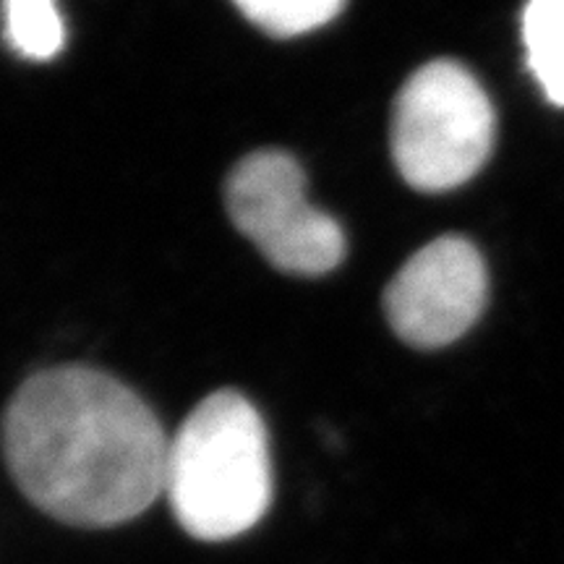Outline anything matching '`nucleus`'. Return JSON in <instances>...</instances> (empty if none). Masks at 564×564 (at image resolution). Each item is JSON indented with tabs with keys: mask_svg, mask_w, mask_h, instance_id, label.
<instances>
[{
	"mask_svg": "<svg viewBox=\"0 0 564 564\" xmlns=\"http://www.w3.org/2000/svg\"><path fill=\"white\" fill-rule=\"evenodd\" d=\"M167 440L129 387L58 366L19 387L3 413V455L26 499L61 523L110 528L165 494Z\"/></svg>",
	"mask_w": 564,
	"mask_h": 564,
	"instance_id": "nucleus-1",
	"label": "nucleus"
},
{
	"mask_svg": "<svg viewBox=\"0 0 564 564\" xmlns=\"http://www.w3.org/2000/svg\"><path fill=\"white\" fill-rule=\"evenodd\" d=\"M165 494L181 528L199 541L251 531L272 502L267 426L236 390L204 398L167 444Z\"/></svg>",
	"mask_w": 564,
	"mask_h": 564,
	"instance_id": "nucleus-2",
	"label": "nucleus"
},
{
	"mask_svg": "<svg viewBox=\"0 0 564 564\" xmlns=\"http://www.w3.org/2000/svg\"><path fill=\"white\" fill-rule=\"evenodd\" d=\"M497 116L481 82L457 61H432L403 84L392 110V160L408 186L440 194L481 171Z\"/></svg>",
	"mask_w": 564,
	"mask_h": 564,
	"instance_id": "nucleus-3",
	"label": "nucleus"
},
{
	"mask_svg": "<svg viewBox=\"0 0 564 564\" xmlns=\"http://www.w3.org/2000/svg\"><path fill=\"white\" fill-rule=\"evenodd\" d=\"M230 220L288 274L333 272L345 257V236L333 217L306 199V175L291 154L262 150L243 158L225 183Z\"/></svg>",
	"mask_w": 564,
	"mask_h": 564,
	"instance_id": "nucleus-4",
	"label": "nucleus"
},
{
	"mask_svg": "<svg viewBox=\"0 0 564 564\" xmlns=\"http://www.w3.org/2000/svg\"><path fill=\"white\" fill-rule=\"evenodd\" d=\"M486 293L481 251L460 236H444L400 267L384 291V314L394 335L413 348H444L478 322Z\"/></svg>",
	"mask_w": 564,
	"mask_h": 564,
	"instance_id": "nucleus-5",
	"label": "nucleus"
},
{
	"mask_svg": "<svg viewBox=\"0 0 564 564\" xmlns=\"http://www.w3.org/2000/svg\"><path fill=\"white\" fill-rule=\"evenodd\" d=\"M528 68L549 102L564 108V0H533L523 11Z\"/></svg>",
	"mask_w": 564,
	"mask_h": 564,
	"instance_id": "nucleus-6",
	"label": "nucleus"
},
{
	"mask_svg": "<svg viewBox=\"0 0 564 564\" xmlns=\"http://www.w3.org/2000/svg\"><path fill=\"white\" fill-rule=\"evenodd\" d=\"M6 37L30 61H47L61 53L66 24L51 0H11L6 3Z\"/></svg>",
	"mask_w": 564,
	"mask_h": 564,
	"instance_id": "nucleus-7",
	"label": "nucleus"
},
{
	"mask_svg": "<svg viewBox=\"0 0 564 564\" xmlns=\"http://www.w3.org/2000/svg\"><path fill=\"white\" fill-rule=\"evenodd\" d=\"M238 11L272 37H299L329 24L343 11L340 0H238Z\"/></svg>",
	"mask_w": 564,
	"mask_h": 564,
	"instance_id": "nucleus-8",
	"label": "nucleus"
}]
</instances>
